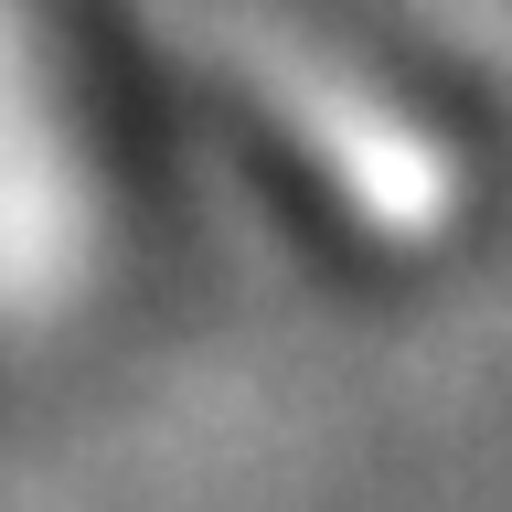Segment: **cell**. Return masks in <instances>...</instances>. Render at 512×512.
Listing matches in <instances>:
<instances>
[{"mask_svg": "<svg viewBox=\"0 0 512 512\" xmlns=\"http://www.w3.org/2000/svg\"><path fill=\"white\" fill-rule=\"evenodd\" d=\"M64 267V150L22 43V0H0V299Z\"/></svg>", "mask_w": 512, "mask_h": 512, "instance_id": "1", "label": "cell"}]
</instances>
